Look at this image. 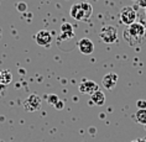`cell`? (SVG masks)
<instances>
[{"instance_id":"obj_1","label":"cell","mask_w":146,"mask_h":142,"mask_svg":"<svg viewBox=\"0 0 146 142\" xmlns=\"http://www.w3.org/2000/svg\"><path fill=\"white\" fill-rule=\"evenodd\" d=\"M123 37L125 40V42H127V45L131 47L141 45L146 40V32H145L144 25L139 22H134L130 26H126L123 32Z\"/></svg>"},{"instance_id":"obj_2","label":"cell","mask_w":146,"mask_h":142,"mask_svg":"<svg viewBox=\"0 0 146 142\" xmlns=\"http://www.w3.org/2000/svg\"><path fill=\"white\" fill-rule=\"evenodd\" d=\"M93 14V6L87 1H79L74 3L71 6L69 15L72 19L77 21H88Z\"/></svg>"},{"instance_id":"obj_3","label":"cell","mask_w":146,"mask_h":142,"mask_svg":"<svg viewBox=\"0 0 146 142\" xmlns=\"http://www.w3.org/2000/svg\"><path fill=\"white\" fill-rule=\"evenodd\" d=\"M99 38L104 43H114L118 40V30L111 25H105L100 28Z\"/></svg>"},{"instance_id":"obj_4","label":"cell","mask_w":146,"mask_h":142,"mask_svg":"<svg viewBox=\"0 0 146 142\" xmlns=\"http://www.w3.org/2000/svg\"><path fill=\"white\" fill-rule=\"evenodd\" d=\"M136 16H137L136 11H135V9L131 8V6L123 8L119 14L120 21H121L124 25H126V26H130V25H133L134 22H136Z\"/></svg>"},{"instance_id":"obj_5","label":"cell","mask_w":146,"mask_h":142,"mask_svg":"<svg viewBox=\"0 0 146 142\" xmlns=\"http://www.w3.org/2000/svg\"><path fill=\"white\" fill-rule=\"evenodd\" d=\"M42 100L37 94H31L26 100L24 101V109L26 111H36L41 108Z\"/></svg>"},{"instance_id":"obj_6","label":"cell","mask_w":146,"mask_h":142,"mask_svg":"<svg viewBox=\"0 0 146 142\" xmlns=\"http://www.w3.org/2000/svg\"><path fill=\"white\" fill-rule=\"evenodd\" d=\"M35 41L41 47H50V45L52 43V35L47 30H41L35 35Z\"/></svg>"},{"instance_id":"obj_7","label":"cell","mask_w":146,"mask_h":142,"mask_svg":"<svg viewBox=\"0 0 146 142\" xmlns=\"http://www.w3.org/2000/svg\"><path fill=\"white\" fill-rule=\"evenodd\" d=\"M78 90L81 94H87V95H92L97 90H99V87L96 82L93 81H83L81 84L78 85Z\"/></svg>"},{"instance_id":"obj_8","label":"cell","mask_w":146,"mask_h":142,"mask_svg":"<svg viewBox=\"0 0 146 142\" xmlns=\"http://www.w3.org/2000/svg\"><path fill=\"white\" fill-rule=\"evenodd\" d=\"M78 45V50L79 52L82 54H86V56H88V54H92L94 52V43L90 41L89 38H82L79 40V42L77 43Z\"/></svg>"},{"instance_id":"obj_9","label":"cell","mask_w":146,"mask_h":142,"mask_svg":"<svg viewBox=\"0 0 146 142\" xmlns=\"http://www.w3.org/2000/svg\"><path fill=\"white\" fill-rule=\"evenodd\" d=\"M116 83H118V74H115V73H108L102 79V85L108 90L114 89Z\"/></svg>"},{"instance_id":"obj_10","label":"cell","mask_w":146,"mask_h":142,"mask_svg":"<svg viewBox=\"0 0 146 142\" xmlns=\"http://www.w3.org/2000/svg\"><path fill=\"white\" fill-rule=\"evenodd\" d=\"M90 104L97 105V106H102L105 104V94L102 90H97L90 95Z\"/></svg>"},{"instance_id":"obj_11","label":"cell","mask_w":146,"mask_h":142,"mask_svg":"<svg viewBox=\"0 0 146 142\" xmlns=\"http://www.w3.org/2000/svg\"><path fill=\"white\" fill-rule=\"evenodd\" d=\"M135 119L140 125H146V109H139L135 114Z\"/></svg>"},{"instance_id":"obj_12","label":"cell","mask_w":146,"mask_h":142,"mask_svg":"<svg viewBox=\"0 0 146 142\" xmlns=\"http://www.w3.org/2000/svg\"><path fill=\"white\" fill-rule=\"evenodd\" d=\"M13 79V75H11V72L10 71H3L1 72V84L3 85H8Z\"/></svg>"},{"instance_id":"obj_13","label":"cell","mask_w":146,"mask_h":142,"mask_svg":"<svg viewBox=\"0 0 146 142\" xmlns=\"http://www.w3.org/2000/svg\"><path fill=\"white\" fill-rule=\"evenodd\" d=\"M61 34H73V25L69 22H63L61 25Z\"/></svg>"},{"instance_id":"obj_14","label":"cell","mask_w":146,"mask_h":142,"mask_svg":"<svg viewBox=\"0 0 146 142\" xmlns=\"http://www.w3.org/2000/svg\"><path fill=\"white\" fill-rule=\"evenodd\" d=\"M16 9H17V11H19V13L25 14L27 11V4H26V3H24V1H20L19 4L16 5Z\"/></svg>"},{"instance_id":"obj_15","label":"cell","mask_w":146,"mask_h":142,"mask_svg":"<svg viewBox=\"0 0 146 142\" xmlns=\"http://www.w3.org/2000/svg\"><path fill=\"white\" fill-rule=\"evenodd\" d=\"M58 100L60 99H58V96L56 95V94H50V95L47 96V101H48V104L53 105V106H54V104H56Z\"/></svg>"},{"instance_id":"obj_16","label":"cell","mask_w":146,"mask_h":142,"mask_svg":"<svg viewBox=\"0 0 146 142\" xmlns=\"http://www.w3.org/2000/svg\"><path fill=\"white\" fill-rule=\"evenodd\" d=\"M136 105L139 109H146V100H137Z\"/></svg>"},{"instance_id":"obj_17","label":"cell","mask_w":146,"mask_h":142,"mask_svg":"<svg viewBox=\"0 0 146 142\" xmlns=\"http://www.w3.org/2000/svg\"><path fill=\"white\" fill-rule=\"evenodd\" d=\"M63 106H64V104H63V101L62 100H58L56 104H54V108L57 109V110H62L63 109Z\"/></svg>"},{"instance_id":"obj_18","label":"cell","mask_w":146,"mask_h":142,"mask_svg":"<svg viewBox=\"0 0 146 142\" xmlns=\"http://www.w3.org/2000/svg\"><path fill=\"white\" fill-rule=\"evenodd\" d=\"M136 3H137V5L140 6V8L146 9V0H136Z\"/></svg>"},{"instance_id":"obj_19","label":"cell","mask_w":146,"mask_h":142,"mask_svg":"<svg viewBox=\"0 0 146 142\" xmlns=\"http://www.w3.org/2000/svg\"><path fill=\"white\" fill-rule=\"evenodd\" d=\"M131 142H146L145 138H139V140H135V141H131Z\"/></svg>"},{"instance_id":"obj_20","label":"cell","mask_w":146,"mask_h":142,"mask_svg":"<svg viewBox=\"0 0 146 142\" xmlns=\"http://www.w3.org/2000/svg\"><path fill=\"white\" fill-rule=\"evenodd\" d=\"M0 84H1V72H0Z\"/></svg>"},{"instance_id":"obj_21","label":"cell","mask_w":146,"mask_h":142,"mask_svg":"<svg viewBox=\"0 0 146 142\" xmlns=\"http://www.w3.org/2000/svg\"><path fill=\"white\" fill-rule=\"evenodd\" d=\"M144 28H145V32H146V22H145V25H144Z\"/></svg>"},{"instance_id":"obj_22","label":"cell","mask_w":146,"mask_h":142,"mask_svg":"<svg viewBox=\"0 0 146 142\" xmlns=\"http://www.w3.org/2000/svg\"><path fill=\"white\" fill-rule=\"evenodd\" d=\"M145 15H146V9H145Z\"/></svg>"}]
</instances>
